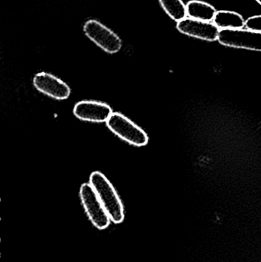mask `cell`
Here are the masks:
<instances>
[{
    "label": "cell",
    "mask_w": 261,
    "mask_h": 262,
    "mask_svg": "<svg viewBox=\"0 0 261 262\" xmlns=\"http://www.w3.org/2000/svg\"><path fill=\"white\" fill-rule=\"evenodd\" d=\"M89 183L96 192L110 220L114 223H122L124 220V206L110 180L102 172L95 171L90 174Z\"/></svg>",
    "instance_id": "cell-1"
},
{
    "label": "cell",
    "mask_w": 261,
    "mask_h": 262,
    "mask_svg": "<svg viewBox=\"0 0 261 262\" xmlns=\"http://www.w3.org/2000/svg\"><path fill=\"white\" fill-rule=\"evenodd\" d=\"M106 124L109 130L129 144L141 147L148 143L147 133L122 114L113 112Z\"/></svg>",
    "instance_id": "cell-2"
},
{
    "label": "cell",
    "mask_w": 261,
    "mask_h": 262,
    "mask_svg": "<svg viewBox=\"0 0 261 262\" xmlns=\"http://www.w3.org/2000/svg\"><path fill=\"white\" fill-rule=\"evenodd\" d=\"M81 203L95 227L104 229L110 225V218L90 183H84L80 189Z\"/></svg>",
    "instance_id": "cell-3"
},
{
    "label": "cell",
    "mask_w": 261,
    "mask_h": 262,
    "mask_svg": "<svg viewBox=\"0 0 261 262\" xmlns=\"http://www.w3.org/2000/svg\"><path fill=\"white\" fill-rule=\"evenodd\" d=\"M84 33L104 52L115 54L122 48V40L100 21L90 19L84 26Z\"/></svg>",
    "instance_id": "cell-4"
},
{
    "label": "cell",
    "mask_w": 261,
    "mask_h": 262,
    "mask_svg": "<svg viewBox=\"0 0 261 262\" xmlns=\"http://www.w3.org/2000/svg\"><path fill=\"white\" fill-rule=\"evenodd\" d=\"M218 41L227 47L261 52V32L258 31L225 29L221 30Z\"/></svg>",
    "instance_id": "cell-5"
},
{
    "label": "cell",
    "mask_w": 261,
    "mask_h": 262,
    "mask_svg": "<svg viewBox=\"0 0 261 262\" xmlns=\"http://www.w3.org/2000/svg\"><path fill=\"white\" fill-rule=\"evenodd\" d=\"M33 85L38 92L58 101L67 99L70 95V87L65 82L47 72L36 74Z\"/></svg>",
    "instance_id": "cell-6"
},
{
    "label": "cell",
    "mask_w": 261,
    "mask_h": 262,
    "mask_svg": "<svg viewBox=\"0 0 261 262\" xmlns=\"http://www.w3.org/2000/svg\"><path fill=\"white\" fill-rule=\"evenodd\" d=\"M74 115L81 121L107 123L113 112L110 105L96 101H81L74 107Z\"/></svg>",
    "instance_id": "cell-7"
},
{
    "label": "cell",
    "mask_w": 261,
    "mask_h": 262,
    "mask_svg": "<svg viewBox=\"0 0 261 262\" xmlns=\"http://www.w3.org/2000/svg\"><path fill=\"white\" fill-rule=\"evenodd\" d=\"M176 28L184 35L207 41H217L221 32L220 29L213 23L191 18H185L179 21Z\"/></svg>",
    "instance_id": "cell-8"
},
{
    "label": "cell",
    "mask_w": 261,
    "mask_h": 262,
    "mask_svg": "<svg viewBox=\"0 0 261 262\" xmlns=\"http://www.w3.org/2000/svg\"><path fill=\"white\" fill-rule=\"evenodd\" d=\"M188 18L211 23L218 11L209 3L199 0H192L186 5Z\"/></svg>",
    "instance_id": "cell-9"
},
{
    "label": "cell",
    "mask_w": 261,
    "mask_h": 262,
    "mask_svg": "<svg viewBox=\"0 0 261 262\" xmlns=\"http://www.w3.org/2000/svg\"><path fill=\"white\" fill-rule=\"evenodd\" d=\"M213 23L220 30L225 29H242L246 24V21L241 14L232 11H218L215 16Z\"/></svg>",
    "instance_id": "cell-10"
},
{
    "label": "cell",
    "mask_w": 261,
    "mask_h": 262,
    "mask_svg": "<svg viewBox=\"0 0 261 262\" xmlns=\"http://www.w3.org/2000/svg\"><path fill=\"white\" fill-rule=\"evenodd\" d=\"M159 3L167 15L174 21L179 23L186 18V5L182 0H159Z\"/></svg>",
    "instance_id": "cell-11"
},
{
    "label": "cell",
    "mask_w": 261,
    "mask_h": 262,
    "mask_svg": "<svg viewBox=\"0 0 261 262\" xmlns=\"http://www.w3.org/2000/svg\"><path fill=\"white\" fill-rule=\"evenodd\" d=\"M247 29L261 32V15L250 17L245 24Z\"/></svg>",
    "instance_id": "cell-12"
},
{
    "label": "cell",
    "mask_w": 261,
    "mask_h": 262,
    "mask_svg": "<svg viewBox=\"0 0 261 262\" xmlns=\"http://www.w3.org/2000/svg\"><path fill=\"white\" fill-rule=\"evenodd\" d=\"M256 1H257V3H258L259 4H260L261 6V0H256Z\"/></svg>",
    "instance_id": "cell-13"
}]
</instances>
